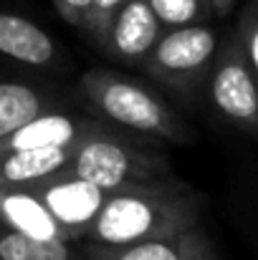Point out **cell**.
<instances>
[{
    "mask_svg": "<svg viewBox=\"0 0 258 260\" xmlns=\"http://www.w3.org/2000/svg\"><path fill=\"white\" fill-rule=\"evenodd\" d=\"M200 194L190 187L160 179L111 189L86 228V243L129 245L139 240L182 235L200 220Z\"/></svg>",
    "mask_w": 258,
    "mask_h": 260,
    "instance_id": "obj_1",
    "label": "cell"
},
{
    "mask_svg": "<svg viewBox=\"0 0 258 260\" xmlns=\"http://www.w3.org/2000/svg\"><path fill=\"white\" fill-rule=\"evenodd\" d=\"M79 88L101 119L122 129L175 144H187L195 139L192 129L167 106V101L134 79L106 69H91L81 76Z\"/></svg>",
    "mask_w": 258,
    "mask_h": 260,
    "instance_id": "obj_2",
    "label": "cell"
},
{
    "mask_svg": "<svg viewBox=\"0 0 258 260\" xmlns=\"http://www.w3.org/2000/svg\"><path fill=\"white\" fill-rule=\"evenodd\" d=\"M66 172L79 174L106 192L124 184L172 179L170 165L162 154L114 134L109 124L94 129L79 144H74Z\"/></svg>",
    "mask_w": 258,
    "mask_h": 260,
    "instance_id": "obj_3",
    "label": "cell"
},
{
    "mask_svg": "<svg viewBox=\"0 0 258 260\" xmlns=\"http://www.w3.org/2000/svg\"><path fill=\"white\" fill-rule=\"evenodd\" d=\"M218 48V33L208 25L167 28L150 51L145 69L175 91L192 93L208 81Z\"/></svg>",
    "mask_w": 258,
    "mask_h": 260,
    "instance_id": "obj_4",
    "label": "cell"
},
{
    "mask_svg": "<svg viewBox=\"0 0 258 260\" xmlns=\"http://www.w3.org/2000/svg\"><path fill=\"white\" fill-rule=\"evenodd\" d=\"M208 93L215 111L228 124L258 137V81L236 33L215 53L208 76Z\"/></svg>",
    "mask_w": 258,
    "mask_h": 260,
    "instance_id": "obj_5",
    "label": "cell"
},
{
    "mask_svg": "<svg viewBox=\"0 0 258 260\" xmlns=\"http://www.w3.org/2000/svg\"><path fill=\"white\" fill-rule=\"evenodd\" d=\"M28 187L43 200V205L51 210V215L69 233H74L76 240H84L86 228L91 225V220L96 217V212L101 210V205L109 194L106 189L96 187L94 182L71 172H59L43 182L28 184Z\"/></svg>",
    "mask_w": 258,
    "mask_h": 260,
    "instance_id": "obj_6",
    "label": "cell"
},
{
    "mask_svg": "<svg viewBox=\"0 0 258 260\" xmlns=\"http://www.w3.org/2000/svg\"><path fill=\"white\" fill-rule=\"evenodd\" d=\"M162 36V23L147 0H127L109 20L99 43L104 51L129 66H145L150 51Z\"/></svg>",
    "mask_w": 258,
    "mask_h": 260,
    "instance_id": "obj_7",
    "label": "cell"
},
{
    "mask_svg": "<svg viewBox=\"0 0 258 260\" xmlns=\"http://www.w3.org/2000/svg\"><path fill=\"white\" fill-rule=\"evenodd\" d=\"M104 126L99 119H89L81 114H69L59 109H48L31 121H25L20 129L0 139V149H38V147H66L74 149L86 134Z\"/></svg>",
    "mask_w": 258,
    "mask_h": 260,
    "instance_id": "obj_8",
    "label": "cell"
},
{
    "mask_svg": "<svg viewBox=\"0 0 258 260\" xmlns=\"http://www.w3.org/2000/svg\"><path fill=\"white\" fill-rule=\"evenodd\" d=\"M0 225L48 240H69L74 243V233H69L43 205V200L31 187H3L0 184Z\"/></svg>",
    "mask_w": 258,
    "mask_h": 260,
    "instance_id": "obj_9",
    "label": "cell"
},
{
    "mask_svg": "<svg viewBox=\"0 0 258 260\" xmlns=\"http://www.w3.org/2000/svg\"><path fill=\"white\" fill-rule=\"evenodd\" d=\"M71 149L66 147H38V149H0V184L28 187L59 172H66Z\"/></svg>",
    "mask_w": 258,
    "mask_h": 260,
    "instance_id": "obj_10",
    "label": "cell"
},
{
    "mask_svg": "<svg viewBox=\"0 0 258 260\" xmlns=\"http://www.w3.org/2000/svg\"><path fill=\"white\" fill-rule=\"evenodd\" d=\"M0 56L25 66H51L59 58L53 38L28 18L0 10Z\"/></svg>",
    "mask_w": 258,
    "mask_h": 260,
    "instance_id": "obj_11",
    "label": "cell"
},
{
    "mask_svg": "<svg viewBox=\"0 0 258 260\" xmlns=\"http://www.w3.org/2000/svg\"><path fill=\"white\" fill-rule=\"evenodd\" d=\"M48 109H53V99L46 91L28 84L0 81V139Z\"/></svg>",
    "mask_w": 258,
    "mask_h": 260,
    "instance_id": "obj_12",
    "label": "cell"
},
{
    "mask_svg": "<svg viewBox=\"0 0 258 260\" xmlns=\"http://www.w3.org/2000/svg\"><path fill=\"white\" fill-rule=\"evenodd\" d=\"M69 240L33 238L0 225V260H79Z\"/></svg>",
    "mask_w": 258,
    "mask_h": 260,
    "instance_id": "obj_13",
    "label": "cell"
},
{
    "mask_svg": "<svg viewBox=\"0 0 258 260\" xmlns=\"http://www.w3.org/2000/svg\"><path fill=\"white\" fill-rule=\"evenodd\" d=\"M182 235L139 240V243H129V245H99V243H91L86 248V258L89 260H185Z\"/></svg>",
    "mask_w": 258,
    "mask_h": 260,
    "instance_id": "obj_14",
    "label": "cell"
},
{
    "mask_svg": "<svg viewBox=\"0 0 258 260\" xmlns=\"http://www.w3.org/2000/svg\"><path fill=\"white\" fill-rule=\"evenodd\" d=\"M147 3L165 28L192 25L213 13L208 0H147Z\"/></svg>",
    "mask_w": 258,
    "mask_h": 260,
    "instance_id": "obj_15",
    "label": "cell"
},
{
    "mask_svg": "<svg viewBox=\"0 0 258 260\" xmlns=\"http://www.w3.org/2000/svg\"><path fill=\"white\" fill-rule=\"evenodd\" d=\"M236 36L241 38L246 61H248V66H251V71H253V76H256V81H258V0H253L243 10V15L238 20Z\"/></svg>",
    "mask_w": 258,
    "mask_h": 260,
    "instance_id": "obj_16",
    "label": "cell"
},
{
    "mask_svg": "<svg viewBox=\"0 0 258 260\" xmlns=\"http://www.w3.org/2000/svg\"><path fill=\"white\" fill-rule=\"evenodd\" d=\"M127 0H91V5H89V13H86L84 18V28L86 33H91L96 41L104 36V30H106V25H109V20L114 18V13L124 5Z\"/></svg>",
    "mask_w": 258,
    "mask_h": 260,
    "instance_id": "obj_17",
    "label": "cell"
},
{
    "mask_svg": "<svg viewBox=\"0 0 258 260\" xmlns=\"http://www.w3.org/2000/svg\"><path fill=\"white\" fill-rule=\"evenodd\" d=\"M182 243H185V260H220L208 235L200 230V225L190 228L182 235Z\"/></svg>",
    "mask_w": 258,
    "mask_h": 260,
    "instance_id": "obj_18",
    "label": "cell"
},
{
    "mask_svg": "<svg viewBox=\"0 0 258 260\" xmlns=\"http://www.w3.org/2000/svg\"><path fill=\"white\" fill-rule=\"evenodd\" d=\"M53 5H56V10L61 13L64 20H69L71 25L81 28V25H84L86 13H89L91 0H53Z\"/></svg>",
    "mask_w": 258,
    "mask_h": 260,
    "instance_id": "obj_19",
    "label": "cell"
},
{
    "mask_svg": "<svg viewBox=\"0 0 258 260\" xmlns=\"http://www.w3.org/2000/svg\"><path fill=\"white\" fill-rule=\"evenodd\" d=\"M208 3H210V8H213L215 15H228L233 10V3L236 0H208Z\"/></svg>",
    "mask_w": 258,
    "mask_h": 260,
    "instance_id": "obj_20",
    "label": "cell"
},
{
    "mask_svg": "<svg viewBox=\"0 0 258 260\" xmlns=\"http://www.w3.org/2000/svg\"><path fill=\"white\" fill-rule=\"evenodd\" d=\"M86 260H89V258H86Z\"/></svg>",
    "mask_w": 258,
    "mask_h": 260,
    "instance_id": "obj_21",
    "label": "cell"
}]
</instances>
